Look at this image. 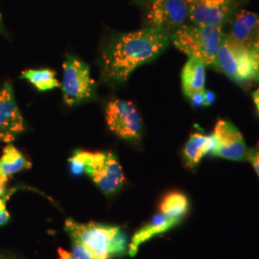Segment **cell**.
Returning <instances> with one entry per match:
<instances>
[{
	"mask_svg": "<svg viewBox=\"0 0 259 259\" xmlns=\"http://www.w3.org/2000/svg\"><path fill=\"white\" fill-rule=\"evenodd\" d=\"M170 39L168 31L155 26L111 37L101 54L103 81L111 84L125 83L138 67L160 55Z\"/></svg>",
	"mask_w": 259,
	"mask_h": 259,
	"instance_id": "6da1fadb",
	"label": "cell"
},
{
	"mask_svg": "<svg viewBox=\"0 0 259 259\" xmlns=\"http://www.w3.org/2000/svg\"><path fill=\"white\" fill-rule=\"evenodd\" d=\"M65 230L70 237L83 244L93 259H111L128 253L129 237L120 227L93 222L80 224L66 219Z\"/></svg>",
	"mask_w": 259,
	"mask_h": 259,
	"instance_id": "7a4b0ae2",
	"label": "cell"
},
{
	"mask_svg": "<svg viewBox=\"0 0 259 259\" xmlns=\"http://www.w3.org/2000/svg\"><path fill=\"white\" fill-rule=\"evenodd\" d=\"M225 35L222 27L184 24L175 30L171 40L188 57L198 58L206 66H212Z\"/></svg>",
	"mask_w": 259,
	"mask_h": 259,
	"instance_id": "3957f363",
	"label": "cell"
},
{
	"mask_svg": "<svg viewBox=\"0 0 259 259\" xmlns=\"http://www.w3.org/2000/svg\"><path fill=\"white\" fill-rule=\"evenodd\" d=\"M213 66L234 82L256 81L257 64L253 51L227 34L218 48Z\"/></svg>",
	"mask_w": 259,
	"mask_h": 259,
	"instance_id": "277c9868",
	"label": "cell"
},
{
	"mask_svg": "<svg viewBox=\"0 0 259 259\" xmlns=\"http://www.w3.org/2000/svg\"><path fill=\"white\" fill-rule=\"evenodd\" d=\"M61 83L65 103L73 107L92 99L95 93V83L90 66L75 56L68 55L63 65Z\"/></svg>",
	"mask_w": 259,
	"mask_h": 259,
	"instance_id": "5b68a950",
	"label": "cell"
},
{
	"mask_svg": "<svg viewBox=\"0 0 259 259\" xmlns=\"http://www.w3.org/2000/svg\"><path fill=\"white\" fill-rule=\"evenodd\" d=\"M84 174L108 196L120 190L126 181L118 159L111 152H88Z\"/></svg>",
	"mask_w": 259,
	"mask_h": 259,
	"instance_id": "8992f818",
	"label": "cell"
},
{
	"mask_svg": "<svg viewBox=\"0 0 259 259\" xmlns=\"http://www.w3.org/2000/svg\"><path fill=\"white\" fill-rule=\"evenodd\" d=\"M108 126L117 137L138 143L142 136V119L138 109L129 101L113 99L106 108Z\"/></svg>",
	"mask_w": 259,
	"mask_h": 259,
	"instance_id": "52a82bcc",
	"label": "cell"
},
{
	"mask_svg": "<svg viewBox=\"0 0 259 259\" xmlns=\"http://www.w3.org/2000/svg\"><path fill=\"white\" fill-rule=\"evenodd\" d=\"M188 5V19L201 26L223 27L236 10V0H194Z\"/></svg>",
	"mask_w": 259,
	"mask_h": 259,
	"instance_id": "ba28073f",
	"label": "cell"
},
{
	"mask_svg": "<svg viewBox=\"0 0 259 259\" xmlns=\"http://www.w3.org/2000/svg\"><path fill=\"white\" fill-rule=\"evenodd\" d=\"M212 135L215 140L212 156L233 161L247 160L249 149L240 131L231 121L218 120Z\"/></svg>",
	"mask_w": 259,
	"mask_h": 259,
	"instance_id": "9c48e42d",
	"label": "cell"
},
{
	"mask_svg": "<svg viewBox=\"0 0 259 259\" xmlns=\"http://www.w3.org/2000/svg\"><path fill=\"white\" fill-rule=\"evenodd\" d=\"M26 129L16 102L13 87L5 83L0 91V142L12 143Z\"/></svg>",
	"mask_w": 259,
	"mask_h": 259,
	"instance_id": "30bf717a",
	"label": "cell"
},
{
	"mask_svg": "<svg viewBox=\"0 0 259 259\" xmlns=\"http://www.w3.org/2000/svg\"><path fill=\"white\" fill-rule=\"evenodd\" d=\"M187 19L188 5L182 0H153L147 16L150 26L168 32L183 26Z\"/></svg>",
	"mask_w": 259,
	"mask_h": 259,
	"instance_id": "8fae6325",
	"label": "cell"
},
{
	"mask_svg": "<svg viewBox=\"0 0 259 259\" xmlns=\"http://www.w3.org/2000/svg\"><path fill=\"white\" fill-rule=\"evenodd\" d=\"M182 220L175 219L169 217L162 212L155 214L148 222L146 223L141 229L134 234L130 242L128 254L130 256L134 257L137 255L139 251V247L144 244L145 242L150 240L151 238L163 234L170 231L171 229L175 228Z\"/></svg>",
	"mask_w": 259,
	"mask_h": 259,
	"instance_id": "7c38bea8",
	"label": "cell"
},
{
	"mask_svg": "<svg viewBox=\"0 0 259 259\" xmlns=\"http://www.w3.org/2000/svg\"><path fill=\"white\" fill-rule=\"evenodd\" d=\"M229 36L252 50L259 42V14L245 10L237 13Z\"/></svg>",
	"mask_w": 259,
	"mask_h": 259,
	"instance_id": "4fadbf2b",
	"label": "cell"
},
{
	"mask_svg": "<svg viewBox=\"0 0 259 259\" xmlns=\"http://www.w3.org/2000/svg\"><path fill=\"white\" fill-rule=\"evenodd\" d=\"M214 147L215 140L212 134L208 136L200 133L192 134L183 149V157L186 165L190 168L198 166L205 155L212 154Z\"/></svg>",
	"mask_w": 259,
	"mask_h": 259,
	"instance_id": "5bb4252c",
	"label": "cell"
},
{
	"mask_svg": "<svg viewBox=\"0 0 259 259\" xmlns=\"http://www.w3.org/2000/svg\"><path fill=\"white\" fill-rule=\"evenodd\" d=\"M188 58L182 71V85L185 96L189 98L192 94L204 91L206 65L198 58Z\"/></svg>",
	"mask_w": 259,
	"mask_h": 259,
	"instance_id": "9a60e30c",
	"label": "cell"
},
{
	"mask_svg": "<svg viewBox=\"0 0 259 259\" xmlns=\"http://www.w3.org/2000/svg\"><path fill=\"white\" fill-rule=\"evenodd\" d=\"M31 167V161L12 143H9L3 150L0 157V177L9 180L10 177Z\"/></svg>",
	"mask_w": 259,
	"mask_h": 259,
	"instance_id": "2e32d148",
	"label": "cell"
},
{
	"mask_svg": "<svg viewBox=\"0 0 259 259\" xmlns=\"http://www.w3.org/2000/svg\"><path fill=\"white\" fill-rule=\"evenodd\" d=\"M160 212L169 217L183 220L189 209V202L185 194L181 192H170L164 196L159 205Z\"/></svg>",
	"mask_w": 259,
	"mask_h": 259,
	"instance_id": "e0dca14e",
	"label": "cell"
},
{
	"mask_svg": "<svg viewBox=\"0 0 259 259\" xmlns=\"http://www.w3.org/2000/svg\"><path fill=\"white\" fill-rule=\"evenodd\" d=\"M20 78L27 80L37 91L47 92L61 87L56 79L55 72L51 69H28L22 72Z\"/></svg>",
	"mask_w": 259,
	"mask_h": 259,
	"instance_id": "ac0fdd59",
	"label": "cell"
},
{
	"mask_svg": "<svg viewBox=\"0 0 259 259\" xmlns=\"http://www.w3.org/2000/svg\"><path fill=\"white\" fill-rule=\"evenodd\" d=\"M72 242V254L74 259H93L92 254L83 246L81 242L70 237Z\"/></svg>",
	"mask_w": 259,
	"mask_h": 259,
	"instance_id": "d6986e66",
	"label": "cell"
},
{
	"mask_svg": "<svg viewBox=\"0 0 259 259\" xmlns=\"http://www.w3.org/2000/svg\"><path fill=\"white\" fill-rule=\"evenodd\" d=\"M11 193L12 192H10L9 194L6 195L5 197L0 198V226L7 224L9 222L10 218H11L9 212L6 208V201L8 200Z\"/></svg>",
	"mask_w": 259,
	"mask_h": 259,
	"instance_id": "ffe728a7",
	"label": "cell"
},
{
	"mask_svg": "<svg viewBox=\"0 0 259 259\" xmlns=\"http://www.w3.org/2000/svg\"><path fill=\"white\" fill-rule=\"evenodd\" d=\"M247 160L253 167L255 173L257 174L259 178V148L254 147V148L249 149L248 151V156H247Z\"/></svg>",
	"mask_w": 259,
	"mask_h": 259,
	"instance_id": "44dd1931",
	"label": "cell"
},
{
	"mask_svg": "<svg viewBox=\"0 0 259 259\" xmlns=\"http://www.w3.org/2000/svg\"><path fill=\"white\" fill-rule=\"evenodd\" d=\"M204 91L194 93L189 97L191 105L194 108H201L204 106Z\"/></svg>",
	"mask_w": 259,
	"mask_h": 259,
	"instance_id": "7402d4cb",
	"label": "cell"
},
{
	"mask_svg": "<svg viewBox=\"0 0 259 259\" xmlns=\"http://www.w3.org/2000/svg\"><path fill=\"white\" fill-rule=\"evenodd\" d=\"M204 106L208 107L214 104L216 100L215 93L210 91H204Z\"/></svg>",
	"mask_w": 259,
	"mask_h": 259,
	"instance_id": "603a6c76",
	"label": "cell"
},
{
	"mask_svg": "<svg viewBox=\"0 0 259 259\" xmlns=\"http://www.w3.org/2000/svg\"><path fill=\"white\" fill-rule=\"evenodd\" d=\"M58 253H59V259H74L72 252L63 250L62 248L58 249Z\"/></svg>",
	"mask_w": 259,
	"mask_h": 259,
	"instance_id": "cb8c5ba5",
	"label": "cell"
},
{
	"mask_svg": "<svg viewBox=\"0 0 259 259\" xmlns=\"http://www.w3.org/2000/svg\"><path fill=\"white\" fill-rule=\"evenodd\" d=\"M8 183V180L5 178L0 177V198L6 196V185Z\"/></svg>",
	"mask_w": 259,
	"mask_h": 259,
	"instance_id": "d4e9b609",
	"label": "cell"
},
{
	"mask_svg": "<svg viewBox=\"0 0 259 259\" xmlns=\"http://www.w3.org/2000/svg\"><path fill=\"white\" fill-rule=\"evenodd\" d=\"M253 51V54H254V58H255V61H256V64H257V76H256V81L259 82V42L253 47L252 49Z\"/></svg>",
	"mask_w": 259,
	"mask_h": 259,
	"instance_id": "484cf974",
	"label": "cell"
},
{
	"mask_svg": "<svg viewBox=\"0 0 259 259\" xmlns=\"http://www.w3.org/2000/svg\"><path fill=\"white\" fill-rule=\"evenodd\" d=\"M0 259H21L19 256L6 251H0Z\"/></svg>",
	"mask_w": 259,
	"mask_h": 259,
	"instance_id": "4316f807",
	"label": "cell"
},
{
	"mask_svg": "<svg viewBox=\"0 0 259 259\" xmlns=\"http://www.w3.org/2000/svg\"><path fill=\"white\" fill-rule=\"evenodd\" d=\"M252 99H253V102L255 104V107H256L259 113V89L252 93Z\"/></svg>",
	"mask_w": 259,
	"mask_h": 259,
	"instance_id": "83f0119b",
	"label": "cell"
},
{
	"mask_svg": "<svg viewBox=\"0 0 259 259\" xmlns=\"http://www.w3.org/2000/svg\"><path fill=\"white\" fill-rule=\"evenodd\" d=\"M183 2H185L186 4H189L190 2H192V1H194V0H182Z\"/></svg>",
	"mask_w": 259,
	"mask_h": 259,
	"instance_id": "f1b7e54d",
	"label": "cell"
},
{
	"mask_svg": "<svg viewBox=\"0 0 259 259\" xmlns=\"http://www.w3.org/2000/svg\"><path fill=\"white\" fill-rule=\"evenodd\" d=\"M0 27H1V15H0Z\"/></svg>",
	"mask_w": 259,
	"mask_h": 259,
	"instance_id": "f546056e",
	"label": "cell"
}]
</instances>
